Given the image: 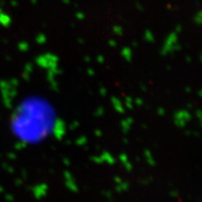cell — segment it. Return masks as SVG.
I'll use <instances>...</instances> for the list:
<instances>
[{"instance_id":"obj_3","label":"cell","mask_w":202,"mask_h":202,"mask_svg":"<svg viewBox=\"0 0 202 202\" xmlns=\"http://www.w3.org/2000/svg\"><path fill=\"white\" fill-rule=\"evenodd\" d=\"M201 14H202L201 10H199V11L197 12V14L195 15L194 21H195V23H196V24H200V23H201V21H202Z\"/></svg>"},{"instance_id":"obj_4","label":"cell","mask_w":202,"mask_h":202,"mask_svg":"<svg viewBox=\"0 0 202 202\" xmlns=\"http://www.w3.org/2000/svg\"><path fill=\"white\" fill-rule=\"evenodd\" d=\"M75 15H76V17H77L78 19H80V20H82V19L84 18V14H83L82 12H81V11H80V12H77Z\"/></svg>"},{"instance_id":"obj_5","label":"cell","mask_w":202,"mask_h":202,"mask_svg":"<svg viewBox=\"0 0 202 202\" xmlns=\"http://www.w3.org/2000/svg\"><path fill=\"white\" fill-rule=\"evenodd\" d=\"M63 2H65V3H69V0H63Z\"/></svg>"},{"instance_id":"obj_1","label":"cell","mask_w":202,"mask_h":202,"mask_svg":"<svg viewBox=\"0 0 202 202\" xmlns=\"http://www.w3.org/2000/svg\"><path fill=\"white\" fill-rule=\"evenodd\" d=\"M54 108L41 97H28L15 109L10 126L14 136L26 144L45 141L54 132L57 124Z\"/></svg>"},{"instance_id":"obj_6","label":"cell","mask_w":202,"mask_h":202,"mask_svg":"<svg viewBox=\"0 0 202 202\" xmlns=\"http://www.w3.org/2000/svg\"><path fill=\"white\" fill-rule=\"evenodd\" d=\"M31 2H32L33 4H35V3H37V0H31Z\"/></svg>"},{"instance_id":"obj_2","label":"cell","mask_w":202,"mask_h":202,"mask_svg":"<svg viewBox=\"0 0 202 202\" xmlns=\"http://www.w3.org/2000/svg\"><path fill=\"white\" fill-rule=\"evenodd\" d=\"M12 23L11 17L0 8V24L4 27H8Z\"/></svg>"}]
</instances>
